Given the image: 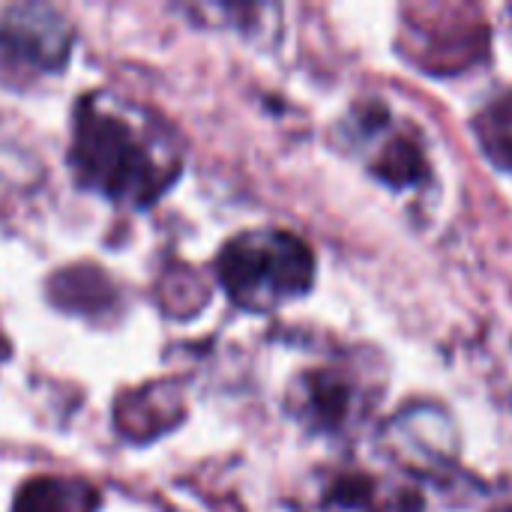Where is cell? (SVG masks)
Segmentation results:
<instances>
[{
  "label": "cell",
  "instance_id": "8992f818",
  "mask_svg": "<svg viewBox=\"0 0 512 512\" xmlns=\"http://www.w3.org/2000/svg\"><path fill=\"white\" fill-rule=\"evenodd\" d=\"M99 495L84 480L36 477L21 486L15 512H93Z\"/></svg>",
  "mask_w": 512,
  "mask_h": 512
},
{
  "label": "cell",
  "instance_id": "3957f363",
  "mask_svg": "<svg viewBox=\"0 0 512 512\" xmlns=\"http://www.w3.org/2000/svg\"><path fill=\"white\" fill-rule=\"evenodd\" d=\"M69 36L48 9H15L0 24V69L48 72L66 60Z\"/></svg>",
  "mask_w": 512,
  "mask_h": 512
},
{
  "label": "cell",
  "instance_id": "6da1fadb",
  "mask_svg": "<svg viewBox=\"0 0 512 512\" xmlns=\"http://www.w3.org/2000/svg\"><path fill=\"white\" fill-rule=\"evenodd\" d=\"M72 168L111 201L150 204L177 177L180 156L165 129L132 105L90 93L75 111Z\"/></svg>",
  "mask_w": 512,
  "mask_h": 512
},
{
  "label": "cell",
  "instance_id": "ba28073f",
  "mask_svg": "<svg viewBox=\"0 0 512 512\" xmlns=\"http://www.w3.org/2000/svg\"><path fill=\"white\" fill-rule=\"evenodd\" d=\"M426 168H429V165H426L423 147H417V141L402 138V135L390 138L387 147L378 153V159H375V165H372V171H375L384 183H390V186H396V189L420 183V180L426 177Z\"/></svg>",
  "mask_w": 512,
  "mask_h": 512
},
{
  "label": "cell",
  "instance_id": "7a4b0ae2",
  "mask_svg": "<svg viewBox=\"0 0 512 512\" xmlns=\"http://www.w3.org/2000/svg\"><path fill=\"white\" fill-rule=\"evenodd\" d=\"M216 276L237 306L273 312L312 288L315 252L291 231H246L219 252Z\"/></svg>",
  "mask_w": 512,
  "mask_h": 512
},
{
  "label": "cell",
  "instance_id": "277c9868",
  "mask_svg": "<svg viewBox=\"0 0 512 512\" xmlns=\"http://www.w3.org/2000/svg\"><path fill=\"white\" fill-rule=\"evenodd\" d=\"M417 30V63L435 69V75H450L465 63H474L486 48V27L480 21H426L420 15Z\"/></svg>",
  "mask_w": 512,
  "mask_h": 512
},
{
  "label": "cell",
  "instance_id": "5b68a950",
  "mask_svg": "<svg viewBox=\"0 0 512 512\" xmlns=\"http://www.w3.org/2000/svg\"><path fill=\"white\" fill-rule=\"evenodd\" d=\"M351 405L354 393L339 372L318 369L300 384V417L318 429H339L351 417Z\"/></svg>",
  "mask_w": 512,
  "mask_h": 512
},
{
  "label": "cell",
  "instance_id": "52a82bcc",
  "mask_svg": "<svg viewBox=\"0 0 512 512\" xmlns=\"http://www.w3.org/2000/svg\"><path fill=\"white\" fill-rule=\"evenodd\" d=\"M474 135L495 168L512 171V87L474 117Z\"/></svg>",
  "mask_w": 512,
  "mask_h": 512
}]
</instances>
